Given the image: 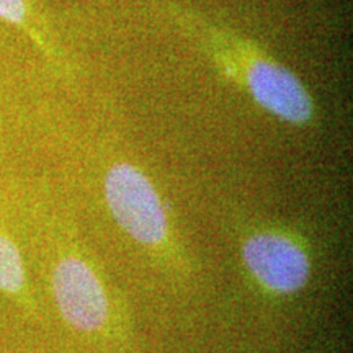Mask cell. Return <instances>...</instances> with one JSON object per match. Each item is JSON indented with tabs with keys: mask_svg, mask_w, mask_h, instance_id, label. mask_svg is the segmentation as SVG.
Segmentation results:
<instances>
[{
	"mask_svg": "<svg viewBox=\"0 0 353 353\" xmlns=\"http://www.w3.org/2000/svg\"><path fill=\"white\" fill-rule=\"evenodd\" d=\"M170 17L221 76L245 92L260 108L294 126L312 121L314 100L306 85L259 43L223 28L188 8L172 6Z\"/></svg>",
	"mask_w": 353,
	"mask_h": 353,
	"instance_id": "obj_1",
	"label": "cell"
},
{
	"mask_svg": "<svg viewBox=\"0 0 353 353\" xmlns=\"http://www.w3.org/2000/svg\"><path fill=\"white\" fill-rule=\"evenodd\" d=\"M105 200L114 221L143 245H161L169 221L161 196L138 167L120 162L105 175Z\"/></svg>",
	"mask_w": 353,
	"mask_h": 353,
	"instance_id": "obj_2",
	"label": "cell"
},
{
	"mask_svg": "<svg viewBox=\"0 0 353 353\" xmlns=\"http://www.w3.org/2000/svg\"><path fill=\"white\" fill-rule=\"evenodd\" d=\"M242 259L255 280L276 294L303 290L311 275V262L303 247L278 231H260L245 239Z\"/></svg>",
	"mask_w": 353,
	"mask_h": 353,
	"instance_id": "obj_3",
	"label": "cell"
},
{
	"mask_svg": "<svg viewBox=\"0 0 353 353\" xmlns=\"http://www.w3.org/2000/svg\"><path fill=\"white\" fill-rule=\"evenodd\" d=\"M52 293L61 314L72 327L95 332L107 324V293L100 278L82 259L70 255L56 263Z\"/></svg>",
	"mask_w": 353,
	"mask_h": 353,
	"instance_id": "obj_4",
	"label": "cell"
},
{
	"mask_svg": "<svg viewBox=\"0 0 353 353\" xmlns=\"http://www.w3.org/2000/svg\"><path fill=\"white\" fill-rule=\"evenodd\" d=\"M26 285L23 259L17 245L0 234V290L8 294L23 293Z\"/></svg>",
	"mask_w": 353,
	"mask_h": 353,
	"instance_id": "obj_5",
	"label": "cell"
},
{
	"mask_svg": "<svg viewBox=\"0 0 353 353\" xmlns=\"http://www.w3.org/2000/svg\"><path fill=\"white\" fill-rule=\"evenodd\" d=\"M0 19L8 21L10 25L19 26V28L25 30L30 37H33L34 43L38 44L41 50H44L48 54H51L48 44L43 41L37 30L30 25V8L26 6V0H0Z\"/></svg>",
	"mask_w": 353,
	"mask_h": 353,
	"instance_id": "obj_6",
	"label": "cell"
}]
</instances>
